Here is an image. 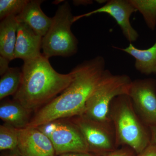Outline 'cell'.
I'll return each mask as SVG.
<instances>
[{"mask_svg":"<svg viewBox=\"0 0 156 156\" xmlns=\"http://www.w3.org/2000/svg\"><path fill=\"white\" fill-rule=\"evenodd\" d=\"M135 156H156V143L151 142L143 151Z\"/></svg>","mask_w":156,"mask_h":156,"instance_id":"cell-21","label":"cell"},{"mask_svg":"<svg viewBox=\"0 0 156 156\" xmlns=\"http://www.w3.org/2000/svg\"><path fill=\"white\" fill-rule=\"evenodd\" d=\"M132 80L126 74H113L105 69L99 83L87 101L82 115L101 122H111L110 108L115 98L128 95Z\"/></svg>","mask_w":156,"mask_h":156,"instance_id":"cell-4","label":"cell"},{"mask_svg":"<svg viewBox=\"0 0 156 156\" xmlns=\"http://www.w3.org/2000/svg\"><path fill=\"white\" fill-rule=\"evenodd\" d=\"M56 156H100L90 152L67 153Z\"/></svg>","mask_w":156,"mask_h":156,"instance_id":"cell-23","label":"cell"},{"mask_svg":"<svg viewBox=\"0 0 156 156\" xmlns=\"http://www.w3.org/2000/svg\"><path fill=\"white\" fill-rule=\"evenodd\" d=\"M1 156H21L18 150H15L6 151L2 152L1 154Z\"/></svg>","mask_w":156,"mask_h":156,"instance_id":"cell-24","label":"cell"},{"mask_svg":"<svg viewBox=\"0 0 156 156\" xmlns=\"http://www.w3.org/2000/svg\"><path fill=\"white\" fill-rule=\"evenodd\" d=\"M136 11L130 0H110L106 4L86 14L74 16L73 23L83 17H89L98 13H105L111 16L115 20L124 36L131 43L136 41L139 37L138 33L131 25L130 21L131 15Z\"/></svg>","mask_w":156,"mask_h":156,"instance_id":"cell-9","label":"cell"},{"mask_svg":"<svg viewBox=\"0 0 156 156\" xmlns=\"http://www.w3.org/2000/svg\"><path fill=\"white\" fill-rule=\"evenodd\" d=\"M73 17L68 2L58 7L49 30L42 38L43 55L46 58L69 56L76 53L77 39L71 29Z\"/></svg>","mask_w":156,"mask_h":156,"instance_id":"cell-5","label":"cell"},{"mask_svg":"<svg viewBox=\"0 0 156 156\" xmlns=\"http://www.w3.org/2000/svg\"><path fill=\"white\" fill-rule=\"evenodd\" d=\"M18 24L16 16H14L6 17L0 23V54L10 61L15 59Z\"/></svg>","mask_w":156,"mask_h":156,"instance_id":"cell-14","label":"cell"},{"mask_svg":"<svg viewBox=\"0 0 156 156\" xmlns=\"http://www.w3.org/2000/svg\"><path fill=\"white\" fill-rule=\"evenodd\" d=\"M71 120L83 134L89 152L103 156L118 148L112 121L98 122L83 115L73 117Z\"/></svg>","mask_w":156,"mask_h":156,"instance_id":"cell-7","label":"cell"},{"mask_svg":"<svg viewBox=\"0 0 156 156\" xmlns=\"http://www.w3.org/2000/svg\"><path fill=\"white\" fill-rule=\"evenodd\" d=\"M120 50L135 58L134 66L143 74H156V41L152 46L147 49H140L130 43L127 48Z\"/></svg>","mask_w":156,"mask_h":156,"instance_id":"cell-15","label":"cell"},{"mask_svg":"<svg viewBox=\"0 0 156 156\" xmlns=\"http://www.w3.org/2000/svg\"><path fill=\"white\" fill-rule=\"evenodd\" d=\"M31 112L15 100L5 101L0 105L1 119L5 123L17 129L27 128L31 119H30Z\"/></svg>","mask_w":156,"mask_h":156,"instance_id":"cell-13","label":"cell"},{"mask_svg":"<svg viewBox=\"0 0 156 156\" xmlns=\"http://www.w3.org/2000/svg\"><path fill=\"white\" fill-rule=\"evenodd\" d=\"M102 56L86 60L72 70L73 81L60 95L44 105L31 119L27 128H37L52 121L81 115L86 104L103 75Z\"/></svg>","mask_w":156,"mask_h":156,"instance_id":"cell-1","label":"cell"},{"mask_svg":"<svg viewBox=\"0 0 156 156\" xmlns=\"http://www.w3.org/2000/svg\"><path fill=\"white\" fill-rule=\"evenodd\" d=\"M22 80L14 100L30 112L49 103L66 89L73 81L74 73H59L43 54L24 61Z\"/></svg>","mask_w":156,"mask_h":156,"instance_id":"cell-2","label":"cell"},{"mask_svg":"<svg viewBox=\"0 0 156 156\" xmlns=\"http://www.w3.org/2000/svg\"><path fill=\"white\" fill-rule=\"evenodd\" d=\"M10 62L5 58H3L2 56L0 57V74L1 76L4 74L9 69Z\"/></svg>","mask_w":156,"mask_h":156,"instance_id":"cell-22","label":"cell"},{"mask_svg":"<svg viewBox=\"0 0 156 156\" xmlns=\"http://www.w3.org/2000/svg\"><path fill=\"white\" fill-rule=\"evenodd\" d=\"M128 96L140 119L148 127L156 126V80L153 78L132 81Z\"/></svg>","mask_w":156,"mask_h":156,"instance_id":"cell-8","label":"cell"},{"mask_svg":"<svg viewBox=\"0 0 156 156\" xmlns=\"http://www.w3.org/2000/svg\"><path fill=\"white\" fill-rule=\"evenodd\" d=\"M109 116L114 128L118 148L128 147L137 154L150 144V128L136 114L128 95L115 98L111 104Z\"/></svg>","mask_w":156,"mask_h":156,"instance_id":"cell-3","label":"cell"},{"mask_svg":"<svg viewBox=\"0 0 156 156\" xmlns=\"http://www.w3.org/2000/svg\"><path fill=\"white\" fill-rule=\"evenodd\" d=\"M42 2L40 0L29 1L22 12L16 16V19L18 22L27 24L36 33L43 37L49 30L53 19L42 11Z\"/></svg>","mask_w":156,"mask_h":156,"instance_id":"cell-12","label":"cell"},{"mask_svg":"<svg viewBox=\"0 0 156 156\" xmlns=\"http://www.w3.org/2000/svg\"><path fill=\"white\" fill-rule=\"evenodd\" d=\"M136 11L142 14L147 25L151 30L156 27V0H130Z\"/></svg>","mask_w":156,"mask_h":156,"instance_id":"cell-17","label":"cell"},{"mask_svg":"<svg viewBox=\"0 0 156 156\" xmlns=\"http://www.w3.org/2000/svg\"><path fill=\"white\" fill-rule=\"evenodd\" d=\"M64 120H55L37 128L50 139L56 156L67 153L89 152L79 128L72 121Z\"/></svg>","mask_w":156,"mask_h":156,"instance_id":"cell-6","label":"cell"},{"mask_svg":"<svg viewBox=\"0 0 156 156\" xmlns=\"http://www.w3.org/2000/svg\"><path fill=\"white\" fill-rule=\"evenodd\" d=\"M42 38L27 24L18 22L14 58L25 61L41 56Z\"/></svg>","mask_w":156,"mask_h":156,"instance_id":"cell-11","label":"cell"},{"mask_svg":"<svg viewBox=\"0 0 156 156\" xmlns=\"http://www.w3.org/2000/svg\"><path fill=\"white\" fill-rule=\"evenodd\" d=\"M28 0H1L0 19L19 15L28 2Z\"/></svg>","mask_w":156,"mask_h":156,"instance_id":"cell-19","label":"cell"},{"mask_svg":"<svg viewBox=\"0 0 156 156\" xmlns=\"http://www.w3.org/2000/svg\"><path fill=\"white\" fill-rule=\"evenodd\" d=\"M18 144L17 129L4 123L0 126V151L2 152L17 149Z\"/></svg>","mask_w":156,"mask_h":156,"instance_id":"cell-18","label":"cell"},{"mask_svg":"<svg viewBox=\"0 0 156 156\" xmlns=\"http://www.w3.org/2000/svg\"><path fill=\"white\" fill-rule=\"evenodd\" d=\"M151 134V142L156 143V126L150 127Z\"/></svg>","mask_w":156,"mask_h":156,"instance_id":"cell-25","label":"cell"},{"mask_svg":"<svg viewBox=\"0 0 156 156\" xmlns=\"http://www.w3.org/2000/svg\"><path fill=\"white\" fill-rule=\"evenodd\" d=\"M22 70L9 67L0 80V99L14 95L18 91L22 80Z\"/></svg>","mask_w":156,"mask_h":156,"instance_id":"cell-16","label":"cell"},{"mask_svg":"<svg viewBox=\"0 0 156 156\" xmlns=\"http://www.w3.org/2000/svg\"><path fill=\"white\" fill-rule=\"evenodd\" d=\"M17 150L21 156H56L52 143L37 128L17 129Z\"/></svg>","mask_w":156,"mask_h":156,"instance_id":"cell-10","label":"cell"},{"mask_svg":"<svg viewBox=\"0 0 156 156\" xmlns=\"http://www.w3.org/2000/svg\"><path fill=\"white\" fill-rule=\"evenodd\" d=\"M136 154L128 147H122L103 156H135Z\"/></svg>","mask_w":156,"mask_h":156,"instance_id":"cell-20","label":"cell"}]
</instances>
